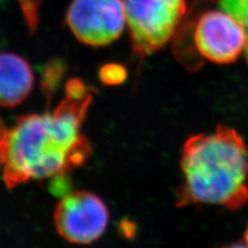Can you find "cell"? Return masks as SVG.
<instances>
[{"label":"cell","mask_w":248,"mask_h":248,"mask_svg":"<svg viewBox=\"0 0 248 248\" xmlns=\"http://www.w3.org/2000/svg\"><path fill=\"white\" fill-rule=\"evenodd\" d=\"M131 46L140 58L162 49L186 14L185 0H122Z\"/></svg>","instance_id":"cell-3"},{"label":"cell","mask_w":248,"mask_h":248,"mask_svg":"<svg viewBox=\"0 0 248 248\" xmlns=\"http://www.w3.org/2000/svg\"><path fill=\"white\" fill-rule=\"evenodd\" d=\"M176 206H220L236 211L248 204V145L238 131L218 125L186 140Z\"/></svg>","instance_id":"cell-2"},{"label":"cell","mask_w":248,"mask_h":248,"mask_svg":"<svg viewBox=\"0 0 248 248\" xmlns=\"http://www.w3.org/2000/svg\"><path fill=\"white\" fill-rule=\"evenodd\" d=\"M34 77L28 62L13 53H0V107L14 108L29 96Z\"/></svg>","instance_id":"cell-7"},{"label":"cell","mask_w":248,"mask_h":248,"mask_svg":"<svg viewBox=\"0 0 248 248\" xmlns=\"http://www.w3.org/2000/svg\"><path fill=\"white\" fill-rule=\"evenodd\" d=\"M99 78L104 84L118 85L126 80L127 71L120 64H107L100 68Z\"/></svg>","instance_id":"cell-9"},{"label":"cell","mask_w":248,"mask_h":248,"mask_svg":"<svg viewBox=\"0 0 248 248\" xmlns=\"http://www.w3.org/2000/svg\"><path fill=\"white\" fill-rule=\"evenodd\" d=\"M243 240H244V246H248V223H247L246 229H245V232H244V236H243Z\"/></svg>","instance_id":"cell-12"},{"label":"cell","mask_w":248,"mask_h":248,"mask_svg":"<svg viewBox=\"0 0 248 248\" xmlns=\"http://www.w3.org/2000/svg\"><path fill=\"white\" fill-rule=\"evenodd\" d=\"M193 44L202 58L230 64L245 51L246 35L241 23L226 11H208L195 26Z\"/></svg>","instance_id":"cell-6"},{"label":"cell","mask_w":248,"mask_h":248,"mask_svg":"<svg viewBox=\"0 0 248 248\" xmlns=\"http://www.w3.org/2000/svg\"><path fill=\"white\" fill-rule=\"evenodd\" d=\"M65 20L78 40L93 46L117 40L126 22L122 0H73Z\"/></svg>","instance_id":"cell-5"},{"label":"cell","mask_w":248,"mask_h":248,"mask_svg":"<svg viewBox=\"0 0 248 248\" xmlns=\"http://www.w3.org/2000/svg\"><path fill=\"white\" fill-rule=\"evenodd\" d=\"M62 65L59 64V62L51 64V66L46 67L44 74V81H43V90L46 97H51L55 89L56 83L59 82L62 76Z\"/></svg>","instance_id":"cell-10"},{"label":"cell","mask_w":248,"mask_h":248,"mask_svg":"<svg viewBox=\"0 0 248 248\" xmlns=\"http://www.w3.org/2000/svg\"><path fill=\"white\" fill-rule=\"evenodd\" d=\"M7 134H9V128L5 127L1 117H0V174L3 173L6 160Z\"/></svg>","instance_id":"cell-11"},{"label":"cell","mask_w":248,"mask_h":248,"mask_svg":"<svg viewBox=\"0 0 248 248\" xmlns=\"http://www.w3.org/2000/svg\"><path fill=\"white\" fill-rule=\"evenodd\" d=\"M92 99L91 89L80 79H72L53 112L17 119L7 134L2 173L7 188L66 174L88 158L91 144L81 126Z\"/></svg>","instance_id":"cell-1"},{"label":"cell","mask_w":248,"mask_h":248,"mask_svg":"<svg viewBox=\"0 0 248 248\" xmlns=\"http://www.w3.org/2000/svg\"><path fill=\"white\" fill-rule=\"evenodd\" d=\"M220 6L241 23L246 35L245 54L248 62V0H221Z\"/></svg>","instance_id":"cell-8"},{"label":"cell","mask_w":248,"mask_h":248,"mask_svg":"<svg viewBox=\"0 0 248 248\" xmlns=\"http://www.w3.org/2000/svg\"><path fill=\"white\" fill-rule=\"evenodd\" d=\"M58 234L75 244H89L104 235L108 222L105 202L86 190H73L62 198L54 211Z\"/></svg>","instance_id":"cell-4"}]
</instances>
